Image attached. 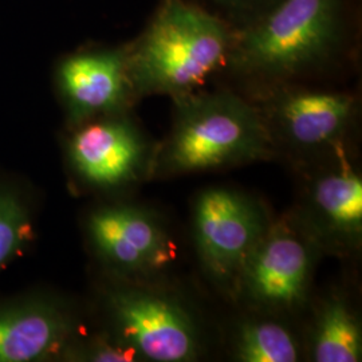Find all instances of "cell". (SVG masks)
Instances as JSON below:
<instances>
[{
  "instance_id": "obj_16",
  "label": "cell",
  "mask_w": 362,
  "mask_h": 362,
  "mask_svg": "<svg viewBox=\"0 0 362 362\" xmlns=\"http://www.w3.org/2000/svg\"><path fill=\"white\" fill-rule=\"evenodd\" d=\"M221 3L231 6V7H236V8H248L254 4H257L259 0H219Z\"/></svg>"
},
{
  "instance_id": "obj_2",
  "label": "cell",
  "mask_w": 362,
  "mask_h": 362,
  "mask_svg": "<svg viewBox=\"0 0 362 362\" xmlns=\"http://www.w3.org/2000/svg\"><path fill=\"white\" fill-rule=\"evenodd\" d=\"M175 127L160 167L170 173L219 168L270 153L272 137L255 107L231 93L176 98Z\"/></svg>"
},
{
  "instance_id": "obj_1",
  "label": "cell",
  "mask_w": 362,
  "mask_h": 362,
  "mask_svg": "<svg viewBox=\"0 0 362 362\" xmlns=\"http://www.w3.org/2000/svg\"><path fill=\"white\" fill-rule=\"evenodd\" d=\"M233 38L216 16L184 0H164L128 52L132 89L175 98L191 94L230 57Z\"/></svg>"
},
{
  "instance_id": "obj_15",
  "label": "cell",
  "mask_w": 362,
  "mask_h": 362,
  "mask_svg": "<svg viewBox=\"0 0 362 362\" xmlns=\"http://www.w3.org/2000/svg\"><path fill=\"white\" fill-rule=\"evenodd\" d=\"M31 221L26 204L11 189L0 188V270L26 246Z\"/></svg>"
},
{
  "instance_id": "obj_9",
  "label": "cell",
  "mask_w": 362,
  "mask_h": 362,
  "mask_svg": "<svg viewBox=\"0 0 362 362\" xmlns=\"http://www.w3.org/2000/svg\"><path fill=\"white\" fill-rule=\"evenodd\" d=\"M78 175L95 187H116L143 169L146 148L140 132L127 119H104L78 130L69 145Z\"/></svg>"
},
{
  "instance_id": "obj_6",
  "label": "cell",
  "mask_w": 362,
  "mask_h": 362,
  "mask_svg": "<svg viewBox=\"0 0 362 362\" xmlns=\"http://www.w3.org/2000/svg\"><path fill=\"white\" fill-rule=\"evenodd\" d=\"M89 233L100 257L119 272H153L170 258L167 233L140 208H101L89 219Z\"/></svg>"
},
{
  "instance_id": "obj_14",
  "label": "cell",
  "mask_w": 362,
  "mask_h": 362,
  "mask_svg": "<svg viewBox=\"0 0 362 362\" xmlns=\"http://www.w3.org/2000/svg\"><path fill=\"white\" fill-rule=\"evenodd\" d=\"M238 358L245 362H294L298 346L294 337L275 322H251L242 327Z\"/></svg>"
},
{
  "instance_id": "obj_8",
  "label": "cell",
  "mask_w": 362,
  "mask_h": 362,
  "mask_svg": "<svg viewBox=\"0 0 362 362\" xmlns=\"http://www.w3.org/2000/svg\"><path fill=\"white\" fill-rule=\"evenodd\" d=\"M57 78L73 122L115 113L133 90L125 50L70 55L58 67Z\"/></svg>"
},
{
  "instance_id": "obj_13",
  "label": "cell",
  "mask_w": 362,
  "mask_h": 362,
  "mask_svg": "<svg viewBox=\"0 0 362 362\" xmlns=\"http://www.w3.org/2000/svg\"><path fill=\"white\" fill-rule=\"evenodd\" d=\"M360 325L344 302L332 300L320 315L313 341V357L318 362L361 360Z\"/></svg>"
},
{
  "instance_id": "obj_11",
  "label": "cell",
  "mask_w": 362,
  "mask_h": 362,
  "mask_svg": "<svg viewBox=\"0 0 362 362\" xmlns=\"http://www.w3.org/2000/svg\"><path fill=\"white\" fill-rule=\"evenodd\" d=\"M353 112V98L341 93H286L274 104L279 128L291 143L300 146L332 143L346 129Z\"/></svg>"
},
{
  "instance_id": "obj_7",
  "label": "cell",
  "mask_w": 362,
  "mask_h": 362,
  "mask_svg": "<svg viewBox=\"0 0 362 362\" xmlns=\"http://www.w3.org/2000/svg\"><path fill=\"white\" fill-rule=\"evenodd\" d=\"M310 252L287 230L266 231L239 275L248 297L262 306L286 309L302 300L310 272Z\"/></svg>"
},
{
  "instance_id": "obj_4",
  "label": "cell",
  "mask_w": 362,
  "mask_h": 362,
  "mask_svg": "<svg viewBox=\"0 0 362 362\" xmlns=\"http://www.w3.org/2000/svg\"><path fill=\"white\" fill-rule=\"evenodd\" d=\"M194 240L206 267L219 279L239 276L267 231L262 209L226 188L207 189L194 206Z\"/></svg>"
},
{
  "instance_id": "obj_10",
  "label": "cell",
  "mask_w": 362,
  "mask_h": 362,
  "mask_svg": "<svg viewBox=\"0 0 362 362\" xmlns=\"http://www.w3.org/2000/svg\"><path fill=\"white\" fill-rule=\"evenodd\" d=\"M73 322L62 308L33 299L0 309V362L35 361L59 349Z\"/></svg>"
},
{
  "instance_id": "obj_5",
  "label": "cell",
  "mask_w": 362,
  "mask_h": 362,
  "mask_svg": "<svg viewBox=\"0 0 362 362\" xmlns=\"http://www.w3.org/2000/svg\"><path fill=\"white\" fill-rule=\"evenodd\" d=\"M110 309L122 341L156 362L194 360L199 339L189 314L173 299L145 290H121Z\"/></svg>"
},
{
  "instance_id": "obj_12",
  "label": "cell",
  "mask_w": 362,
  "mask_h": 362,
  "mask_svg": "<svg viewBox=\"0 0 362 362\" xmlns=\"http://www.w3.org/2000/svg\"><path fill=\"white\" fill-rule=\"evenodd\" d=\"M313 208L329 233L357 239L362 228L361 177L349 169L321 177L313 191Z\"/></svg>"
},
{
  "instance_id": "obj_3",
  "label": "cell",
  "mask_w": 362,
  "mask_h": 362,
  "mask_svg": "<svg viewBox=\"0 0 362 362\" xmlns=\"http://www.w3.org/2000/svg\"><path fill=\"white\" fill-rule=\"evenodd\" d=\"M342 0H279L233 35V65L263 76H290L317 65L334 50Z\"/></svg>"
}]
</instances>
